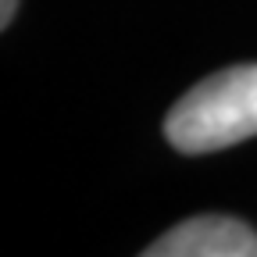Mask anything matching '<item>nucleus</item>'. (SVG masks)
<instances>
[{"instance_id": "nucleus-3", "label": "nucleus", "mask_w": 257, "mask_h": 257, "mask_svg": "<svg viewBox=\"0 0 257 257\" xmlns=\"http://www.w3.org/2000/svg\"><path fill=\"white\" fill-rule=\"evenodd\" d=\"M15 8H18V0H0V29H8V25H11Z\"/></svg>"}, {"instance_id": "nucleus-2", "label": "nucleus", "mask_w": 257, "mask_h": 257, "mask_svg": "<svg viewBox=\"0 0 257 257\" xmlns=\"http://www.w3.org/2000/svg\"><path fill=\"white\" fill-rule=\"evenodd\" d=\"M143 257H257V232L229 214H197L157 236Z\"/></svg>"}, {"instance_id": "nucleus-1", "label": "nucleus", "mask_w": 257, "mask_h": 257, "mask_svg": "<svg viewBox=\"0 0 257 257\" xmlns=\"http://www.w3.org/2000/svg\"><path fill=\"white\" fill-rule=\"evenodd\" d=\"M257 136V64H232L186 89L165 118L179 154H211Z\"/></svg>"}]
</instances>
